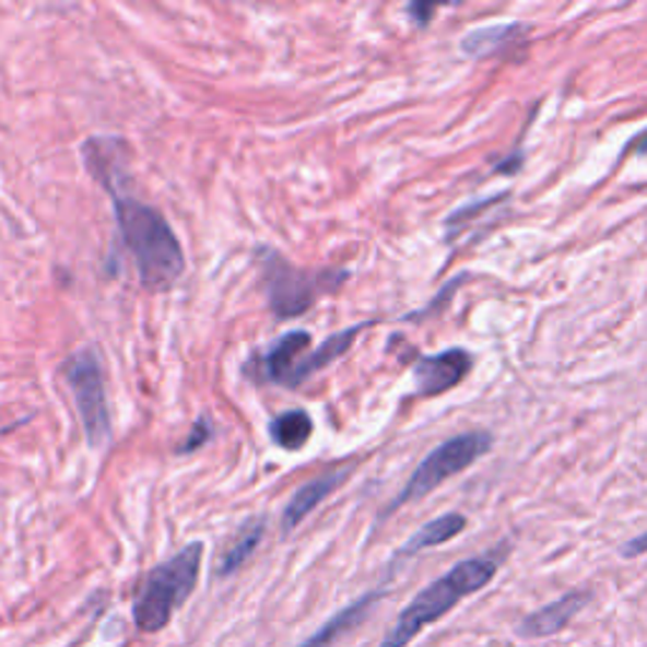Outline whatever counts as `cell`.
<instances>
[{
  "label": "cell",
  "instance_id": "6",
  "mask_svg": "<svg viewBox=\"0 0 647 647\" xmlns=\"http://www.w3.org/2000/svg\"><path fill=\"white\" fill-rule=\"evenodd\" d=\"M69 390L74 395L77 412L84 425L86 443L92 448H104L111 438V420L107 408V390H104L102 362L92 346H84L67 360Z\"/></svg>",
  "mask_w": 647,
  "mask_h": 647
},
{
  "label": "cell",
  "instance_id": "13",
  "mask_svg": "<svg viewBox=\"0 0 647 647\" xmlns=\"http://www.w3.org/2000/svg\"><path fill=\"white\" fill-rule=\"evenodd\" d=\"M526 36L524 23H496V26L475 28L460 40L463 54L483 59V56H496L508 51L511 46H519Z\"/></svg>",
  "mask_w": 647,
  "mask_h": 647
},
{
  "label": "cell",
  "instance_id": "17",
  "mask_svg": "<svg viewBox=\"0 0 647 647\" xmlns=\"http://www.w3.org/2000/svg\"><path fill=\"white\" fill-rule=\"evenodd\" d=\"M210 438H213V427H210L208 417H200L198 423L192 425V431H190L188 438L183 440L180 448H177V452H190V450H198L200 445L205 443V440H210Z\"/></svg>",
  "mask_w": 647,
  "mask_h": 647
},
{
  "label": "cell",
  "instance_id": "10",
  "mask_svg": "<svg viewBox=\"0 0 647 647\" xmlns=\"http://www.w3.org/2000/svg\"><path fill=\"white\" fill-rule=\"evenodd\" d=\"M587 602H589L587 592H566L560 597V600L549 602L541 607V610L531 612L529 617L521 622L519 633L526 637H549L560 633V630L569 625L574 614H577Z\"/></svg>",
  "mask_w": 647,
  "mask_h": 647
},
{
  "label": "cell",
  "instance_id": "5",
  "mask_svg": "<svg viewBox=\"0 0 647 647\" xmlns=\"http://www.w3.org/2000/svg\"><path fill=\"white\" fill-rule=\"evenodd\" d=\"M491 445H493V435L485 431L460 433L456 438L440 443L438 448L431 450L423 458V463L415 468V473L410 475V481L404 483V489L398 493V498L387 506V511L383 516H390L404 504L420 501L423 496H427V493L438 489L443 481L463 473L466 468H471L475 460L483 458L485 452L491 450Z\"/></svg>",
  "mask_w": 647,
  "mask_h": 647
},
{
  "label": "cell",
  "instance_id": "18",
  "mask_svg": "<svg viewBox=\"0 0 647 647\" xmlns=\"http://www.w3.org/2000/svg\"><path fill=\"white\" fill-rule=\"evenodd\" d=\"M435 8H438L435 3H412L408 8V13L412 15V19H415L417 26H427V23H431V15H433Z\"/></svg>",
  "mask_w": 647,
  "mask_h": 647
},
{
  "label": "cell",
  "instance_id": "3",
  "mask_svg": "<svg viewBox=\"0 0 647 647\" xmlns=\"http://www.w3.org/2000/svg\"><path fill=\"white\" fill-rule=\"evenodd\" d=\"M202 552H205L202 541H192L175 556L152 566L132 602V620L140 633H162L173 614L188 602L202 569Z\"/></svg>",
  "mask_w": 647,
  "mask_h": 647
},
{
  "label": "cell",
  "instance_id": "2",
  "mask_svg": "<svg viewBox=\"0 0 647 647\" xmlns=\"http://www.w3.org/2000/svg\"><path fill=\"white\" fill-rule=\"evenodd\" d=\"M496 572L498 560H493L489 554L458 562L443 577L431 581V585L412 597V602L400 612L398 622H395L390 633L383 637V643L377 647H408L425 627L435 625L452 607L489 585L496 577Z\"/></svg>",
  "mask_w": 647,
  "mask_h": 647
},
{
  "label": "cell",
  "instance_id": "19",
  "mask_svg": "<svg viewBox=\"0 0 647 647\" xmlns=\"http://www.w3.org/2000/svg\"><path fill=\"white\" fill-rule=\"evenodd\" d=\"M640 554H647V531L622 546V556H640Z\"/></svg>",
  "mask_w": 647,
  "mask_h": 647
},
{
  "label": "cell",
  "instance_id": "16",
  "mask_svg": "<svg viewBox=\"0 0 647 647\" xmlns=\"http://www.w3.org/2000/svg\"><path fill=\"white\" fill-rule=\"evenodd\" d=\"M314 433V420L306 410H289L273 417L269 435L281 450H302Z\"/></svg>",
  "mask_w": 647,
  "mask_h": 647
},
{
  "label": "cell",
  "instance_id": "1",
  "mask_svg": "<svg viewBox=\"0 0 647 647\" xmlns=\"http://www.w3.org/2000/svg\"><path fill=\"white\" fill-rule=\"evenodd\" d=\"M115 148L117 140H109V137H92V140H86V169L109 190L111 200H115L121 240H125L127 250L134 258L142 283L150 291H165L185 271L183 246L157 208L121 192L119 165H115V157H111Z\"/></svg>",
  "mask_w": 647,
  "mask_h": 647
},
{
  "label": "cell",
  "instance_id": "20",
  "mask_svg": "<svg viewBox=\"0 0 647 647\" xmlns=\"http://www.w3.org/2000/svg\"><path fill=\"white\" fill-rule=\"evenodd\" d=\"M521 160H524V155L521 152H516V155H511V157H506V160H501L498 165H496V173H506V175H514L516 169L521 167Z\"/></svg>",
  "mask_w": 647,
  "mask_h": 647
},
{
  "label": "cell",
  "instance_id": "7",
  "mask_svg": "<svg viewBox=\"0 0 647 647\" xmlns=\"http://www.w3.org/2000/svg\"><path fill=\"white\" fill-rule=\"evenodd\" d=\"M471 364L473 357L466 350H460V346L420 357L415 362V367H412L417 395H423V398H435V395L452 390V387L471 372Z\"/></svg>",
  "mask_w": 647,
  "mask_h": 647
},
{
  "label": "cell",
  "instance_id": "8",
  "mask_svg": "<svg viewBox=\"0 0 647 647\" xmlns=\"http://www.w3.org/2000/svg\"><path fill=\"white\" fill-rule=\"evenodd\" d=\"M309 344H311L309 331L304 329L286 331V334L279 337L277 342L263 352L261 362H258V367H261V377L269 379V383L291 387V377H294L296 364L302 362L304 352L309 350Z\"/></svg>",
  "mask_w": 647,
  "mask_h": 647
},
{
  "label": "cell",
  "instance_id": "21",
  "mask_svg": "<svg viewBox=\"0 0 647 647\" xmlns=\"http://www.w3.org/2000/svg\"><path fill=\"white\" fill-rule=\"evenodd\" d=\"M630 150L637 152V155H647V132H643L640 137H637V140L630 144Z\"/></svg>",
  "mask_w": 647,
  "mask_h": 647
},
{
  "label": "cell",
  "instance_id": "4",
  "mask_svg": "<svg viewBox=\"0 0 647 647\" xmlns=\"http://www.w3.org/2000/svg\"><path fill=\"white\" fill-rule=\"evenodd\" d=\"M263 266V286L269 294L271 311L279 319H294L309 309L324 291L339 286L350 273L346 271H306L289 263L279 250H258Z\"/></svg>",
  "mask_w": 647,
  "mask_h": 647
},
{
  "label": "cell",
  "instance_id": "12",
  "mask_svg": "<svg viewBox=\"0 0 647 647\" xmlns=\"http://www.w3.org/2000/svg\"><path fill=\"white\" fill-rule=\"evenodd\" d=\"M372 324L375 321L354 324V327L342 329V331H337V334L324 339L317 350H314V354H306V357H302V362L296 364L294 377H291V387H298L302 383H306V379H309L311 375H317L319 369L327 367V364H334V360H339L342 354L350 352L354 339H357L364 329H369Z\"/></svg>",
  "mask_w": 647,
  "mask_h": 647
},
{
  "label": "cell",
  "instance_id": "9",
  "mask_svg": "<svg viewBox=\"0 0 647 647\" xmlns=\"http://www.w3.org/2000/svg\"><path fill=\"white\" fill-rule=\"evenodd\" d=\"M352 473V468H339V471H327L317 475V479L304 483L302 489H298L294 496H291L289 506L283 508V516H281V531L283 533H291L296 529L298 524H302L306 516H309L314 508H317L324 498L329 496L331 491L339 489V483H342L346 475Z\"/></svg>",
  "mask_w": 647,
  "mask_h": 647
},
{
  "label": "cell",
  "instance_id": "14",
  "mask_svg": "<svg viewBox=\"0 0 647 647\" xmlns=\"http://www.w3.org/2000/svg\"><path fill=\"white\" fill-rule=\"evenodd\" d=\"M466 526H468V521H466L463 514H443V516H438V519L420 526V529L412 533L408 541H404L398 556L400 560H408V556H415L420 552H425V549L440 546V544H445V541L456 539L458 533L466 529Z\"/></svg>",
  "mask_w": 647,
  "mask_h": 647
},
{
  "label": "cell",
  "instance_id": "15",
  "mask_svg": "<svg viewBox=\"0 0 647 647\" xmlns=\"http://www.w3.org/2000/svg\"><path fill=\"white\" fill-rule=\"evenodd\" d=\"M263 533H266L263 516L243 524L240 531L236 533V539H233V544L225 549L221 562H217V577H231V574H236L240 566L254 556L258 544H261Z\"/></svg>",
  "mask_w": 647,
  "mask_h": 647
},
{
  "label": "cell",
  "instance_id": "11",
  "mask_svg": "<svg viewBox=\"0 0 647 647\" xmlns=\"http://www.w3.org/2000/svg\"><path fill=\"white\" fill-rule=\"evenodd\" d=\"M385 597V589H372V592L362 595L357 602L346 604L344 610H339L337 614H331V617L324 622V625L317 630V633L306 637V640L298 645V647H331L337 640H342V635L350 633L364 622L367 617V612L375 607L379 600Z\"/></svg>",
  "mask_w": 647,
  "mask_h": 647
}]
</instances>
